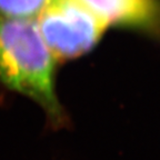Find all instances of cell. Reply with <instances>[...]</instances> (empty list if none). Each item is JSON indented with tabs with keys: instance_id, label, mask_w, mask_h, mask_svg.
I'll list each match as a JSON object with an SVG mask.
<instances>
[{
	"instance_id": "4",
	"label": "cell",
	"mask_w": 160,
	"mask_h": 160,
	"mask_svg": "<svg viewBox=\"0 0 160 160\" xmlns=\"http://www.w3.org/2000/svg\"><path fill=\"white\" fill-rule=\"evenodd\" d=\"M48 0H0V16L32 19L39 15Z\"/></svg>"
},
{
	"instance_id": "2",
	"label": "cell",
	"mask_w": 160,
	"mask_h": 160,
	"mask_svg": "<svg viewBox=\"0 0 160 160\" xmlns=\"http://www.w3.org/2000/svg\"><path fill=\"white\" fill-rule=\"evenodd\" d=\"M37 17L39 32L56 61L89 52L107 28L80 0H48Z\"/></svg>"
},
{
	"instance_id": "1",
	"label": "cell",
	"mask_w": 160,
	"mask_h": 160,
	"mask_svg": "<svg viewBox=\"0 0 160 160\" xmlns=\"http://www.w3.org/2000/svg\"><path fill=\"white\" fill-rule=\"evenodd\" d=\"M56 59L32 19L0 16V81L35 100L55 125L63 120L55 90Z\"/></svg>"
},
{
	"instance_id": "3",
	"label": "cell",
	"mask_w": 160,
	"mask_h": 160,
	"mask_svg": "<svg viewBox=\"0 0 160 160\" xmlns=\"http://www.w3.org/2000/svg\"><path fill=\"white\" fill-rule=\"evenodd\" d=\"M106 26L160 32V0H80Z\"/></svg>"
}]
</instances>
